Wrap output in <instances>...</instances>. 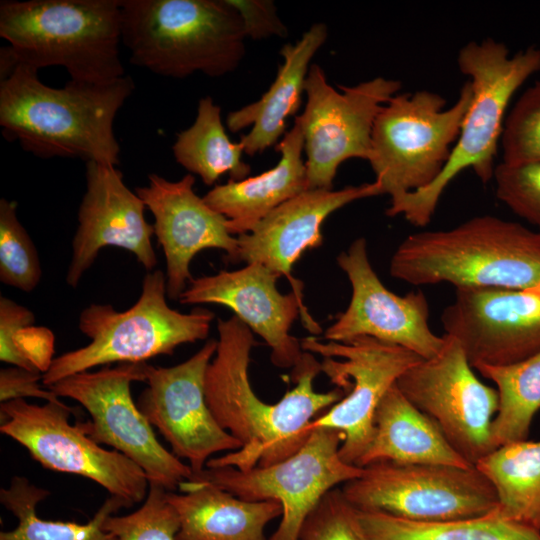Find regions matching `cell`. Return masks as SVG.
Here are the masks:
<instances>
[{"mask_svg":"<svg viewBox=\"0 0 540 540\" xmlns=\"http://www.w3.org/2000/svg\"><path fill=\"white\" fill-rule=\"evenodd\" d=\"M217 330V350L205 375L206 400L219 425L238 439L242 448L211 458L206 468L232 466L245 471L288 458L310 436L308 424L346 392L339 387L325 393L315 391L313 381L321 372V362L303 351L291 374L295 386L277 403H265L249 380L253 332L235 315L218 319Z\"/></svg>","mask_w":540,"mask_h":540,"instance_id":"1","label":"cell"},{"mask_svg":"<svg viewBox=\"0 0 540 540\" xmlns=\"http://www.w3.org/2000/svg\"><path fill=\"white\" fill-rule=\"evenodd\" d=\"M129 75L108 83L70 79L62 88L42 83L22 63L0 80V126L9 141L41 158L119 163L114 121L134 91Z\"/></svg>","mask_w":540,"mask_h":540,"instance_id":"2","label":"cell"},{"mask_svg":"<svg viewBox=\"0 0 540 540\" xmlns=\"http://www.w3.org/2000/svg\"><path fill=\"white\" fill-rule=\"evenodd\" d=\"M389 273L415 286L528 287L540 281V233L493 215L475 216L453 228L408 235Z\"/></svg>","mask_w":540,"mask_h":540,"instance_id":"3","label":"cell"},{"mask_svg":"<svg viewBox=\"0 0 540 540\" xmlns=\"http://www.w3.org/2000/svg\"><path fill=\"white\" fill-rule=\"evenodd\" d=\"M458 68L468 76L472 97L459 136L440 175L429 186L390 201L386 214L427 226L450 182L471 169L481 182L493 178L507 109L517 90L540 71V49L527 47L513 55L492 38L470 41L458 52Z\"/></svg>","mask_w":540,"mask_h":540,"instance_id":"4","label":"cell"},{"mask_svg":"<svg viewBox=\"0 0 540 540\" xmlns=\"http://www.w3.org/2000/svg\"><path fill=\"white\" fill-rule=\"evenodd\" d=\"M0 36L18 63L60 66L70 79L108 83L123 77L121 0H4Z\"/></svg>","mask_w":540,"mask_h":540,"instance_id":"5","label":"cell"},{"mask_svg":"<svg viewBox=\"0 0 540 540\" xmlns=\"http://www.w3.org/2000/svg\"><path fill=\"white\" fill-rule=\"evenodd\" d=\"M130 62L172 78L221 77L245 55L246 34L227 0H121Z\"/></svg>","mask_w":540,"mask_h":540,"instance_id":"6","label":"cell"},{"mask_svg":"<svg viewBox=\"0 0 540 540\" xmlns=\"http://www.w3.org/2000/svg\"><path fill=\"white\" fill-rule=\"evenodd\" d=\"M166 277L148 272L136 303L122 312L109 304H90L79 316V329L90 342L54 358L42 375L48 388L70 375L112 363H142L158 355H172L186 343L206 339L214 313L194 308L182 313L166 301Z\"/></svg>","mask_w":540,"mask_h":540,"instance_id":"7","label":"cell"},{"mask_svg":"<svg viewBox=\"0 0 540 540\" xmlns=\"http://www.w3.org/2000/svg\"><path fill=\"white\" fill-rule=\"evenodd\" d=\"M468 81L455 103L433 91L397 93L376 117L368 162L383 194L396 200L434 182L443 171L471 102Z\"/></svg>","mask_w":540,"mask_h":540,"instance_id":"8","label":"cell"},{"mask_svg":"<svg viewBox=\"0 0 540 540\" xmlns=\"http://www.w3.org/2000/svg\"><path fill=\"white\" fill-rule=\"evenodd\" d=\"M341 489L358 510L415 522L483 517L498 503L493 485L475 466L377 462Z\"/></svg>","mask_w":540,"mask_h":540,"instance_id":"9","label":"cell"},{"mask_svg":"<svg viewBox=\"0 0 540 540\" xmlns=\"http://www.w3.org/2000/svg\"><path fill=\"white\" fill-rule=\"evenodd\" d=\"M148 365L121 363L94 372L83 371L48 389L58 397L77 401L88 411L91 420L78 423L91 439L136 463L149 484L173 491L190 480L193 471L157 440L152 425L133 401L130 385L133 381H146Z\"/></svg>","mask_w":540,"mask_h":540,"instance_id":"10","label":"cell"},{"mask_svg":"<svg viewBox=\"0 0 540 540\" xmlns=\"http://www.w3.org/2000/svg\"><path fill=\"white\" fill-rule=\"evenodd\" d=\"M344 439L340 430L316 428L298 451L278 463L245 471L205 468L192 479L209 481L242 500L279 502L282 518L268 540H299L305 520L324 495L363 472L341 459Z\"/></svg>","mask_w":540,"mask_h":540,"instance_id":"11","label":"cell"},{"mask_svg":"<svg viewBox=\"0 0 540 540\" xmlns=\"http://www.w3.org/2000/svg\"><path fill=\"white\" fill-rule=\"evenodd\" d=\"M72 412L61 401L37 405L10 400L0 405V432L25 447L42 467L95 481L129 508L146 498L144 471L122 453L101 447L78 422L70 424Z\"/></svg>","mask_w":540,"mask_h":540,"instance_id":"12","label":"cell"},{"mask_svg":"<svg viewBox=\"0 0 540 540\" xmlns=\"http://www.w3.org/2000/svg\"><path fill=\"white\" fill-rule=\"evenodd\" d=\"M303 351L322 356L321 372L346 395L312 420L306 430L342 431L341 459L356 466L374 433L378 404L397 379L423 358L403 347L360 336L346 342H321L315 336L301 341Z\"/></svg>","mask_w":540,"mask_h":540,"instance_id":"13","label":"cell"},{"mask_svg":"<svg viewBox=\"0 0 540 540\" xmlns=\"http://www.w3.org/2000/svg\"><path fill=\"white\" fill-rule=\"evenodd\" d=\"M401 82L378 76L354 86L327 81L318 64H311L306 105L299 115L304 136L308 189L333 187L338 167L346 160H369L377 115L400 92Z\"/></svg>","mask_w":540,"mask_h":540,"instance_id":"14","label":"cell"},{"mask_svg":"<svg viewBox=\"0 0 540 540\" xmlns=\"http://www.w3.org/2000/svg\"><path fill=\"white\" fill-rule=\"evenodd\" d=\"M472 368L461 344L444 333L441 351L408 368L396 386L475 466L496 449L491 427L499 398L497 390L482 383Z\"/></svg>","mask_w":540,"mask_h":540,"instance_id":"15","label":"cell"},{"mask_svg":"<svg viewBox=\"0 0 540 540\" xmlns=\"http://www.w3.org/2000/svg\"><path fill=\"white\" fill-rule=\"evenodd\" d=\"M217 345L218 340L210 339L189 359L171 367L148 365L147 387L137 401L172 453L189 462L193 476L206 468L212 455L242 448L219 425L206 400L205 375Z\"/></svg>","mask_w":540,"mask_h":540,"instance_id":"16","label":"cell"},{"mask_svg":"<svg viewBox=\"0 0 540 540\" xmlns=\"http://www.w3.org/2000/svg\"><path fill=\"white\" fill-rule=\"evenodd\" d=\"M440 319L473 368L522 361L540 352V281L519 289L455 288Z\"/></svg>","mask_w":540,"mask_h":540,"instance_id":"17","label":"cell"},{"mask_svg":"<svg viewBox=\"0 0 540 540\" xmlns=\"http://www.w3.org/2000/svg\"><path fill=\"white\" fill-rule=\"evenodd\" d=\"M352 287L348 307L324 332V339L346 342L368 336L410 350L423 359L435 357L444 335L435 334L428 323L429 305L422 291L399 296L388 290L371 266L367 241L355 239L337 257Z\"/></svg>","mask_w":540,"mask_h":540,"instance_id":"18","label":"cell"},{"mask_svg":"<svg viewBox=\"0 0 540 540\" xmlns=\"http://www.w3.org/2000/svg\"><path fill=\"white\" fill-rule=\"evenodd\" d=\"M278 273L260 263H248L233 271L193 278L179 297L181 304H218L231 309L271 349V361L278 368L294 367L303 349L290 334L299 314L312 334L322 332L307 307L293 291L282 294L276 287Z\"/></svg>","mask_w":540,"mask_h":540,"instance_id":"19","label":"cell"},{"mask_svg":"<svg viewBox=\"0 0 540 540\" xmlns=\"http://www.w3.org/2000/svg\"><path fill=\"white\" fill-rule=\"evenodd\" d=\"M85 176L67 284L76 288L99 251L109 246L131 252L146 270H155L154 228L144 217L143 200L126 186L115 165L87 162Z\"/></svg>","mask_w":540,"mask_h":540,"instance_id":"20","label":"cell"},{"mask_svg":"<svg viewBox=\"0 0 540 540\" xmlns=\"http://www.w3.org/2000/svg\"><path fill=\"white\" fill-rule=\"evenodd\" d=\"M136 194L154 217V234L166 260L167 296L178 300L193 279L190 264L204 249H220L232 263L238 252V237L227 228L226 218L214 211L193 189L195 178L188 173L170 181L156 173Z\"/></svg>","mask_w":540,"mask_h":540,"instance_id":"21","label":"cell"},{"mask_svg":"<svg viewBox=\"0 0 540 540\" xmlns=\"http://www.w3.org/2000/svg\"><path fill=\"white\" fill-rule=\"evenodd\" d=\"M378 195L382 192L375 181L339 190H306L269 213L251 232L237 236L238 252L232 263H260L287 277L304 303L303 284L291 272L306 250L322 244V223L347 204Z\"/></svg>","mask_w":540,"mask_h":540,"instance_id":"22","label":"cell"},{"mask_svg":"<svg viewBox=\"0 0 540 540\" xmlns=\"http://www.w3.org/2000/svg\"><path fill=\"white\" fill-rule=\"evenodd\" d=\"M276 150L280 159L270 170L239 181L229 180L204 195L207 205L226 218L233 236L251 232L281 204L309 190L302 156L304 136L298 116Z\"/></svg>","mask_w":540,"mask_h":540,"instance_id":"23","label":"cell"},{"mask_svg":"<svg viewBox=\"0 0 540 540\" xmlns=\"http://www.w3.org/2000/svg\"><path fill=\"white\" fill-rule=\"evenodd\" d=\"M327 35V26L315 23L297 42L284 45L280 50L283 63L269 89L259 100L227 115L226 124L233 133L251 126L240 140L245 154L262 153L285 135L288 118L298 112L302 103L310 62Z\"/></svg>","mask_w":540,"mask_h":540,"instance_id":"24","label":"cell"},{"mask_svg":"<svg viewBox=\"0 0 540 540\" xmlns=\"http://www.w3.org/2000/svg\"><path fill=\"white\" fill-rule=\"evenodd\" d=\"M179 489L167 491L180 523L176 540H267L266 525L282 516L275 500H242L209 481L187 480Z\"/></svg>","mask_w":540,"mask_h":540,"instance_id":"25","label":"cell"},{"mask_svg":"<svg viewBox=\"0 0 540 540\" xmlns=\"http://www.w3.org/2000/svg\"><path fill=\"white\" fill-rule=\"evenodd\" d=\"M373 424L372 440L356 462L360 468L377 462L473 467L451 447L435 422L401 393L396 383L378 404Z\"/></svg>","mask_w":540,"mask_h":540,"instance_id":"26","label":"cell"},{"mask_svg":"<svg viewBox=\"0 0 540 540\" xmlns=\"http://www.w3.org/2000/svg\"><path fill=\"white\" fill-rule=\"evenodd\" d=\"M475 467L495 489L498 503L491 514L540 531V441L504 444Z\"/></svg>","mask_w":540,"mask_h":540,"instance_id":"27","label":"cell"},{"mask_svg":"<svg viewBox=\"0 0 540 540\" xmlns=\"http://www.w3.org/2000/svg\"><path fill=\"white\" fill-rule=\"evenodd\" d=\"M172 152L182 167L200 176L206 185L224 174H230V180H243L250 172V166L241 158L242 144L230 140L221 108L208 96L199 100L192 125L177 134Z\"/></svg>","mask_w":540,"mask_h":540,"instance_id":"28","label":"cell"},{"mask_svg":"<svg viewBox=\"0 0 540 540\" xmlns=\"http://www.w3.org/2000/svg\"><path fill=\"white\" fill-rule=\"evenodd\" d=\"M50 495L27 478L14 476L7 488L0 490V502L18 520L10 531H2L0 540H115L103 529L105 520L121 508H129L120 497L110 495L85 524L45 520L37 515V505Z\"/></svg>","mask_w":540,"mask_h":540,"instance_id":"29","label":"cell"},{"mask_svg":"<svg viewBox=\"0 0 540 540\" xmlns=\"http://www.w3.org/2000/svg\"><path fill=\"white\" fill-rule=\"evenodd\" d=\"M365 540H540V531L499 518L415 522L378 511L358 510Z\"/></svg>","mask_w":540,"mask_h":540,"instance_id":"30","label":"cell"},{"mask_svg":"<svg viewBox=\"0 0 540 540\" xmlns=\"http://www.w3.org/2000/svg\"><path fill=\"white\" fill-rule=\"evenodd\" d=\"M474 369L497 386L499 406L491 427L496 448L527 440L540 410V352L513 364Z\"/></svg>","mask_w":540,"mask_h":540,"instance_id":"31","label":"cell"},{"mask_svg":"<svg viewBox=\"0 0 540 540\" xmlns=\"http://www.w3.org/2000/svg\"><path fill=\"white\" fill-rule=\"evenodd\" d=\"M28 308L0 297V360L13 366L44 374L54 358V334L36 326Z\"/></svg>","mask_w":540,"mask_h":540,"instance_id":"32","label":"cell"},{"mask_svg":"<svg viewBox=\"0 0 540 540\" xmlns=\"http://www.w3.org/2000/svg\"><path fill=\"white\" fill-rule=\"evenodd\" d=\"M17 204L0 200V280L24 292L35 289L41 279L36 247L17 217Z\"/></svg>","mask_w":540,"mask_h":540,"instance_id":"33","label":"cell"},{"mask_svg":"<svg viewBox=\"0 0 540 540\" xmlns=\"http://www.w3.org/2000/svg\"><path fill=\"white\" fill-rule=\"evenodd\" d=\"M502 163H540V81L528 87L507 113L500 139Z\"/></svg>","mask_w":540,"mask_h":540,"instance_id":"34","label":"cell"},{"mask_svg":"<svg viewBox=\"0 0 540 540\" xmlns=\"http://www.w3.org/2000/svg\"><path fill=\"white\" fill-rule=\"evenodd\" d=\"M180 523L178 515L167 499V490L149 484L142 506L127 515L109 516L103 529L115 540H176Z\"/></svg>","mask_w":540,"mask_h":540,"instance_id":"35","label":"cell"},{"mask_svg":"<svg viewBox=\"0 0 540 540\" xmlns=\"http://www.w3.org/2000/svg\"><path fill=\"white\" fill-rule=\"evenodd\" d=\"M496 197L540 233V163L496 165Z\"/></svg>","mask_w":540,"mask_h":540,"instance_id":"36","label":"cell"},{"mask_svg":"<svg viewBox=\"0 0 540 540\" xmlns=\"http://www.w3.org/2000/svg\"><path fill=\"white\" fill-rule=\"evenodd\" d=\"M299 540H365L358 511L341 488L324 495L305 520Z\"/></svg>","mask_w":540,"mask_h":540,"instance_id":"37","label":"cell"},{"mask_svg":"<svg viewBox=\"0 0 540 540\" xmlns=\"http://www.w3.org/2000/svg\"><path fill=\"white\" fill-rule=\"evenodd\" d=\"M239 13L246 37L261 40L273 36L284 38L288 31L271 0H227Z\"/></svg>","mask_w":540,"mask_h":540,"instance_id":"38","label":"cell"},{"mask_svg":"<svg viewBox=\"0 0 540 540\" xmlns=\"http://www.w3.org/2000/svg\"><path fill=\"white\" fill-rule=\"evenodd\" d=\"M40 380L42 381V374L16 366L1 369V403L25 397H37L46 402H59V397L50 389H44L39 383Z\"/></svg>","mask_w":540,"mask_h":540,"instance_id":"39","label":"cell"}]
</instances>
